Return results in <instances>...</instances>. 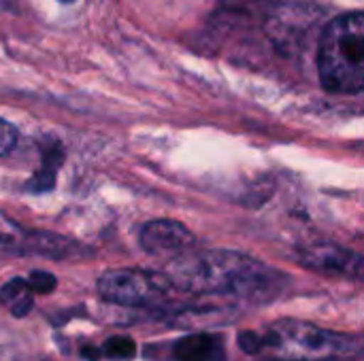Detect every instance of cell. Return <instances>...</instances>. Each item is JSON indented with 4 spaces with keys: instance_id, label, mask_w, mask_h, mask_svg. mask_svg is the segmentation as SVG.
Returning <instances> with one entry per match:
<instances>
[{
    "instance_id": "6da1fadb",
    "label": "cell",
    "mask_w": 364,
    "mask_h": 361,
    "mask_svg": "<svg viewBox=\"0 0 364 361\" xmlns=\"http://www.w3.org/2000/svg\"><path fill=\"white\" fill-rule=\"evenodd\" d=\"M166 279L177 291L262 298L282 291L284 274L235 251H205L171 260Z\"/></svg>"
},
{
    "instance_id": "7a4b0ae2",
    "label": "cell",
    "mask_w": 364,
    "mask_h": 361,
    "mask_svg": "<svg viewBox=\"0 0 364 361\" xmlns=\"http://www.w3.org/2000/svg\"><path fill=\"white\" fill-rule=\"evenodd\" d=\"M239 345L250 355H271L279 361H328L348 357L356 340L301 321H277L264 332H245Z\"/></svg>"
},
{
    "instance_id": "3957f363",
    "label": "cell",
    "mask_w": 364,
    "mask_h": 361,
    "mask_svg": "<svg viewBox=\"0 0 364 361\" xmlns=\"http://www.w3.org/2000/svg\"><path fill=\"white\" fill-rule=\"evenodd\" d=\"M318 70L324 89L335 94L364 91V13L335 17L320 36Z\"/></svg>"
},
{
    "instance_id": "277c9868",
    "label": "cell",
    "mask_w": 364,
    "mask_h": 361,
    "mask_svg": "<svg viewBox=\"0 0 364 361\" xmlns=\"http://www.w3.org/2000/svg\"><path fill=\"white\" fill-rule=\"evenodd\" d=\"M96 287L105 300L122 306L162 304L177 291L166 274L145 270H109L98 279Z\"/></svg>"
},
{
    "instance_id": "5b68a950",
    "label": "cell",
    "mask_w": 364,
    "mask_h": 361,
    "mask_svg": "<svg viewBox=\"0 0 364 361\" xmlns=\"http://www.w3.org/2000/svg\"><path fill=\"white\" fill-rule=\"evenodd\" d=\"M299 262L305 268H311L324 274L346 277V279L364 283V255L337 247V245H311L307 249H301Z\"/></svg>"
},
{
    "instance_id": "8992f818",
    "label": "cell",
    "mask_w": 364,
    "mask_h": 361,
    "mask_svg": "<svg viewBox=\"0 0 364 361\" xmlns=\"http://www.w3.org/2000/svg\"><path fill=\"white\" fill-rule=\"evenodd\" d=\"M194 234L179 221L171 219H158L149 221L141 230V247L149 255H160V257H181L190 253L194 247Z\"/></svg>"
},
{
    "instance_id": "52a82bcc",
    "label": "cell",
    "mask_w": 364,
    "mask_h": 361,
    "mask_svg": "<svg viewBox=\"0 0 364 361\" xmlns=\"http://www.w3.org/2000/svg\"><path fill=\"white\" fill-rule=\"evenodd\" d=\"M173 360L175 361H224L226 349L220 336L198 332L190 334L173 345Z\"/></svg>"
},
{
    "instance_id": "ba28073f",
    "label": "cell",
    "mask_w": 364,
    "mask_h": 361,
    "mask_svg": "<svg viewBox=\"0 0 364 361\" xmlns=\"http://www.w3.org/2000/svg\"><path fill=\"white\" fill-rule=\"evenodd\" d=\"M9 243L13 249H17L21 253H41V255H49L53 260H62V257L70 255L73 251H77V247L68 238L49 234V232H32V234L15 236Z\"/></svg>"
},
{
    "instance_id": "9c48e42d",
    "label": "cell",
    "mask_w": 364,
    "mask_h": 361,
    "mask_svg": "<svg viewBox=\"0 0 364 361\" xmlns=\"http://www.w3.org/2000/svg\"><path fill=\"white\" fill-rule=\"evenodd\" d=\"M64 162V151L55 140H49L43 149V168L34 174L32 181H28V191L34 194H45L51 191L55 185V170Z\"/></svg>"
},
{
    "instance_id": "30bf717a",
    "label": "cell",
    "mask_w": 364,
    "mask_h": 361,
    "mask_svg": "<svg viewBox=\"0 0 364 361\" xmlns=\"http://www.w3.org/2000/svg\"><path fill=\"white\" fill-rule=\"evenodd\" d=\"M0 304H4L13 317H26L34 309V298L28 281L11 279L0 287Z\"/></svg>"
},
{
    "instance_id": "8fae6325",
    "label": "cell",
    "mask_w": 364,
    "mask_h": 361,
    "mask_svg": "<svg viewBox=\"0 0 364 361\" xmlns=\"http://www.w3.org/2000/svg\"><path fill=\"white\" fill-rule=\"evenodd\" d=\"M134 353H136V345H134V340L128 338V336H113V338H109V340L105 343V347L100 349V355H105V357H109V360L119 361L134 357Z\"/></svg>"
},
{
    "instance_id": "7c38bea8",
    "label": "cell",
    "mask_w": 364,
    "mask_h": 361,
    "mask_svg": "<svg viewBox=\"0 0 364 361\" xmlns=\"http://www.w3.org/2000/svg\"><path fill=\"white\" fill-rule=\"evenodd\" d=\"M28 285L32 291L36 294H51L58 285L55 277L51 272H45V270H34L30 272V279H28Z\"/></svg>"
},
{
    "instance_id": "4fadbf2b",
    "label": "cell",
    "mask_w": 364,
    "mask_h": 361,
    "mask_svg": "<svg viewBox=\"0 0 364 361\" xmlns=\"http://www.w3.org/2000/svg\"><path fill=\"white\" fill-rule=\"evenodd\" d=\"M17 145V130L0 117V155H9Z\"/></svg>"
},
{
    "instance_id": "5bb4252c",
    "label": "cell",
    "mask_w": 364,
    "mask_h": 361,
    "mask_svg": "<svg viewBox=\"0 0 364 361\" xmlns=\"http://www.w3.org/2000/svg\"><path fill=\"white\" fill-rule=\"evenodd\" d=\"M60 2H75V0H60Z\"/></svg>"
}]
</instances>
